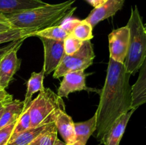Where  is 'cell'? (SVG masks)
Wrapping results in <instances>:
<instances>
[{"label": "cell", "instance_id": "cell-1", "mask_svg": "<svg viewBox=\"0 0 146 145\" xmlns=\"http://www.w3.org/2000/svg\"><path fill=\"white\" fill-rule=\"evenodd\" d=\"M131 74L122 63L110 58L105 83L100 94L96 112V137L101 141L115 119L132 108V86Z\"/></svg>", "mask_w": 146, "mask_h": 145}, {"label": "cell", "instance_id": "cell-2", "mask_svg": "<svg viewBox=\"0 0 146 145\" xmlns=\"http://www.w3.org/2000/svg\"><path fill=\"white\" fill-rule=\"evenodd\" d=\"M76 0H67L58 4H46L42 7L6 15L11 28H33L36 31L58 26L71 16L76 7H73Z\"/></svg>", "mask_w": 146, "mask_h": 145}, {"label": "cell", "instance_id": "cell-3", "mask_svg": "<svg viewBox=\"0 0 146 145\" xmlns=\"http://www.w3.org/2000/svg\"><path fill=\"white\" fill-rule=\"evenodd\" d=\"M130 31L129 46L123 64L127 72L135 75L141 68L146 55V31L136 5L131 8L127 24Z\"/></svg>", "mask_w": 146, "mask_h": 145}, {"label": "cell", "instance_id": "cell-4", "mask_svg": "<svg viewBox=\"0 0 146 145\" xmlns=\"http://www.w3.org/2000/svg\"><path fill=\"white\" fill-rule=\"evenodd\" d=\"M60 109L65 110L62 98L49 88H44L29 104L30 127L54 123L56 114Z\"/></svg>", "mask_w": 146, "mask_h": 145}, {"label": "cell", "instance_id": "cell-5", "mask_svg": "<svg viewBox=\"0 0 146 145\" xmlns=\"http://www.w3.org/2000/svg\"><path fill=\"white\" fill-rule=\"evenodd\" d=\"M94 48L91 41H86L82 46L72 55H65L58 68L54 72V78H61L72 71H85L91 66L95 58Z\"/></svg>", "mask_w": 146, "mask_h": 145}, {"label": "cell", "instance_id": "cell-6", "mask_svg": "<svg viewBox=\"0 0 146 145\" xmlns=\"http://www.w3.org/2000/svg\"><path fill=\"white\" fill-rule=\"evenodd\" d=\"M44 46V61L43 71L45 75L54 72L66 55L64 41L40 38Z\"/></svg>", "mask_w": 146, "mask_h": 145}, {"label": "cell", "instance_id": "cell-7", "mask_svg": "<svg viewBox=\"0 0 146 145\" xmlns=\"http://www.w3.org/2000/svg\"><path fill=\"white\" fill-rule=\"evenodd\" d=\"M130 31L127 26L113 30L108 35L110 58L123 63L129 46Z\"/></svg>", "mask_w": 146, "mask_h": 145}, {"label": "cell", "instance_id": "cell-8", "mask_svg": "<svg viewBox=\"0 0 146 145\" xmlns=\"http://www.w3.org/2000/svg\"><path fill=\"white\" fill-rule=\"evenodd\" d=\"M24 41L15 48L9 51L0 60V88L6 89L9 85L13 77L20 68L21 61L17 57V52Z\"/></svg>", "mask_w": 146, "mask_h": 145}, {"label": "cell", "instance_id": "cell-9", "mask_svg": "<svg viewBox=\"0 0 146 145\" xmlns=\"http://www.w3.org/2000/svg\"><path fill=\"white\" fill-rule=\"evenodd\" d=\"M88 74L84 71H72L65 74L60 84L57 95L61 98H67L70 93L76 91L88 90L86 84V78Z\"/></svg>", "mask_w": 146, "mask_h": 145}, {"label": "cell", "instance_id": "cell-10", "mask_svg": "<svg viewBox=\"0 0 146 145\" xmlns=\"http://www.w3.org/2000/svg\"><path fill=\"white\" fill-rule=\"evenodd\" d=\"M125 0H106L99 7L94 8L85 18L93 27L104 20L115 15L123 7Z\"/></svg>", "mask_w": 146, "mask_h": 145}, {"label": "cell", "instance_id": "cell-11", "mask_svg": "<svg viewBox=\"0 0 146 145\" xmlns=\"http://www.w3.org/2000/svg\"><path fill=\"white\" fill-rule=\"evenodd\" d=\"M136 109H131L126 113L121 115L113 123L108 132L100 141L104 145H119L123 137L125 128L131 116Z\"/></svg>", "mask_w": 146, "mask_h": 145}, {"label": "cell", "instance_id": "cell-12", "mask_svg": "<svg viewBox=\"0 0 146 145\" xmlns=\"http://www.w3.org/2000/svg\"><path fill=\"white\" fill-rule=\"evenodd\" d=\"M54 123L66 144L69 145L76 142L74 122L72 118L66 113L65 110L60 109L57 112L54 117Z\"/></svg>", "mask_w": 146, "mask_h": 145}, {"label": "cell", "instance_id": "cell-13", "mask_svg": "<svg viewBox=\"0 0 146 145\" xmlns=\"http://www.w3.org/2000/svg\"><path fill=\"white\" fill-rule=\"evenodd\" d=\"M46 4L42 0H0V14L4 15L18 14Z\"/></svg>", "mask_w": 146, "mask_h": 145}, {"label": "cell", "instance_id": "cell-14", "mask_svg": "<svg viewBox=\"0 0 146 145\" xmlns=\"http://www.w3.org/2000/svg\"><path fill=\"white\" fill-rule=\"evenodd\" d=\"M146 103V55L139 69L138 80L132 86V108Z\"/></svg>", "mask_w": 146, "mask_h": 145}, {"label": "cell", "instance_id": "cell-15", "mask_svg": "<svg viewBox=\"0 0 146 145\" xmlns=\"http://www.w3.org/2000/svg\"><path fill=\"white\" fill-rule=\"evenodd\" d=\"M24 111V101L18 100L7 102L0 120V129L7 125L15 122Z\"/></svg>", "mask_w": 146, "mask_h": 145}, {"label": "cell", "instance_id": "cell-16", "mask_svg": "<svg viewBox=\"0 0 146 145\" xmlns=\"http://www.w3.org/2000/svg\"><path fill=\"white\" fill-rule=\"evenodd\" d=\"M74 128H75L76 141L86 145L90 136L96 130V114H94L92 117L85 122L74 123Z\"/></svg>", "mask_w": 146, "mask_h": 145}, {"label": "cell", "instance_id": "cell-17", "mask_svg": "<svg viewBox=\"0 0 146 145\" xmlns=\"http://www.w3.org/2000/svg\"><path fill=\"white\" fill-rule=\"evenodd\" d=\"M44 72L42 71L40 72H33L31 73V77L29 79L27 82V92L25 94V98H24V111L27 109L29 104L31 102V98L34 93L37 92H41L44 89Z\"/></svg>", "mask_w": 146, "mask_h": 145}, {"label": "cell", "instance_id": "cell-18", "mask_svg": "<svg viewBox=\"0 0 146 145\" xmlns=\"http://www.w3.org/2000/svg\"><path fill=\"white\" fill-rule=\"evenodd\" d=\"M51 124L41 125V126L36 127L29 128L28 129L19 134L14 140L9 142L7 145H29L38 135H40L44 131H45Z\"/></svg>", "mask_w": 146, "mask_h": 145}, {"label": "cell", "instance_id": "cell-19", "mask_svg": "<svg viewBox=\"0 0 146 145\" xmlns=\"http://www.w3.org/2000/svg\"><path fill=\"white\" fill-rule=\"evenodd\" d=\"M37 31L33 28H14L0 33V44L13 42L31 37L33 33Z\"/></svg>", "mask_w": 146, "mask_h": 145}, {"label": "cell", "instance_id": "cell-20", "mask_svg": "<svg viewBox=\"0 0 146 145\" xmlns=\"http://www.w3.org/2000/svg\"><path fill=\"white\" fill-rule=\"evenodd\" d=\"M69 34L66 32L61 26H54L39 30L33 33L31 36H37L38 38H44L48 39L64 41Z\"/></svg>", "mask_w": 146, "mask_h": 145}, {"label": "cell", "instance_id": "cell-21", "mask_svg": "<svg viewBox=\"0 0 146 145\" xmlns=\"http://www.w3.org/2000/svg\"><path fill=\"white\" fill-rule=\"evenodd\" d=\"M57 132L58 131L54 123L51 124L45 131L29 145H54L57 139Z\"/></svg>", "mask_w": 146, "mask_h": 145}, {"label": "cell", "instance_id": "cell-22", "mask_svg": "<svg viewBox=\"0 0 146 145\" xmlns=\"http://www.w3.org/2000/svg\"><path fill=\"white\" fill-rule=\"evenodd\" d=\"M74 37L82 41H91L93 38V26L85 19L81 20L71 34Z\"/></svg>", "mask_w": 146, "mask_h": 145}, {"label": "cell", "instance_id": "cell-23", "mask_svg": "<svg viewBox=\"0 0 146 145\" xmlns=\"http://www.w3.org/2000/svg\"><path fill=\"white\" fill-rule=\"evenodd\" d=\"M30 125H31V117H30L29 105L27 109L22 112L21 116L19 117L18 120L16 122L15 127L13 131L12 135L10 138L9 142L14 140L19 134L30 128Z\"/></svg>", "mask_w": 146, "mask_h": 145}, {"label": "cell", "instance_id": "cell-24", "mask_svg": "<svg viewBox=\"0 0 146 145\" xmlns=\"http://www.w3.org/2000/svg\"><path fill=\"white\" fill-rule=\"evenodd\" d=\"M84 41L69 34L64 40V47L66 55H72L78 51L82 46Z\"/></svg>", "mask_w": 146, "mask_h": 145}, {"label": "cell", "instance_id": "cell-25", "mask_svg": "<svg viewBox=\"0 0 146 145\" xmlns=\"http://www.w3.org/2000/svg\"><path fill=\"white\" fill-rule=\"evenodd\" d=\"M16 122L7 125L0 129V145H7L12 135Z\"/></svg>", "mask_w": 146, "mask_h": 145}, {"label": "cell", "instance_id": "cell-26", "mask_svg": "<svg viewBox=\"0 0 146 145\" xmlns=\"http://www.w3.org/2000/svg\"><path fill=\"white\" fill-rule=\"evenodd\" d=\"M81 21V20L78 19V18H66L64 21H62V23L61 24V26L66 31L68 34H71V32L73 31L74 28H75L77 26V24Z\"/></svg>", "mask_w": 146, "mask_h": 145}, {"label": "cell", "instance_id": "cell-27", "mask_svg": "<svg viewBox=\"0 0 146 145\" xmlns=\"http://www.w3.org/2000/svg\"><path fill=\"white\" fill-rule=\"evenodd\" d=\"M25 39H21L19 40V41H13V42H11L9 44L7 45H4V46L0 48V59L3 58L9 51H10L11 50H12L13 48H15L17 45H18L19 43H21V41H24Z\"/></svg>", "mask_w": 146, "mask_h": 145}, {"label": "cell", "instance_id": "cell-28", "mask_svg": "<svg viewBox=\"0 0 146 145\" xmlns=\"http://www.w3.org/2000/svg\"><path fill=\"white\" fill-rule=\"evenodd\" d=\"M13 100L12 95L9 94L5 89L0 88V104L10 102Z\"/></svg>", "mask_w": 146, "mask_h": 145}, {"label": "cell", "instance_id": "cell-29", "mask_svg": "<svg viewBox=\"0 0 146 145\" xmlns=\"http://www.w3.org/2000/svg\"><path fill=\"white\" fill-rule=\"evenodd\" d=\"M88 3H89L91 6L96 8V7H99L102 4H104L106 0H86Z\"/></svg>", "mask_w": 146, "mask_h": 145}, {"label": "cell", "instance_id": "cell-30", "mask_svg": "<svg viewBox=\"0 0 146 145\" xmlns=\"http://www.w3.org/2000/svg\"><path fill=\"white\" fill-rule=\"evenodd\" d=\"M11 27L9 22H0V33L11 29Z\"/></svg>", "mask_w": 146, "mask_h": 145}, {"label": "cell", "instance_id": "cell-31", "mask_svg": "<svg viewBox=\"0 0 146 145\" xmlns=\"http://www.w3.org/2000/svg\"><path fill=\"white\" fill-rule=\"evenodd\" d=\"M0 22H9L6 15L0 14Z\"/></svg>", "mask_w": 146, "mask_h": 145}, {"label": "cell", "instance_id": "cell-32", "mask_svg": "<svg viewBox=\"0 0 146 145\" xmlns=\"http://www.w3.org/2000/svg\"><path fill=\"white\" fill-rule=\"evenodd\" d=\"M7 102H4V103H1L0 104V120H1V115H2L3 112H4V106H5V104Z\"/></svg>", "mask_w": 146, "mask_h": 145}, {"label": "cell", "instance_id": "cell-33", "mask_svg": "<svg viewBox=\"0 0 146 145\" xmlns=\"http://www.w3.org/2000/svg\"><path fill=\"white\" fill-rule=\"evenodd\" d=\"M54 145H66V144L65 142H62V141H61L60 139H58V138H57L56 140V142H55V144H54Z\"/></svg>", "mask_w": 146, "mask_h": 145}, {"label": "cell", "instance_id": "cell-34", "mask_svg": "<svg viewBox=\"0 0 146 145\" xmlns=\"http://www.w3.org/2000/svg\"><path fill=\"white\" fill-rule=\"evenodd\" d=\"M69 145H84V144H83L81 143V142H77V141H76V142H74V143L71 144H69Z\"/></svg>", "mask_w": 146, "mask_h": 145}, {"label": "cell", "instance_id": "cell-35", "mask_svg": "<svg viewBox=\"0 0 146 145\" xmlns=\"http://www.w3.org/2000/svg\"><path fill=\"white\" fill-rule=\"evenodd\" d=\"M144 27H145V31H146V24H144Z\"/></svg>", "mask_w": 146, "mask_h": 145}, {"label": "cell", "instance_id": "cell-36", "mask_svg": "<svg viewBox=\"0 0 146 145\" xmlns=\"http://www.w3.org/2000/svg\"><path fill=\"white\" fill-rule=\"evenodd\" d=\"M0 60H1V59H0Z\"/></svg>", "mask_w": 146, "mask_h": 145}]
</instances>
